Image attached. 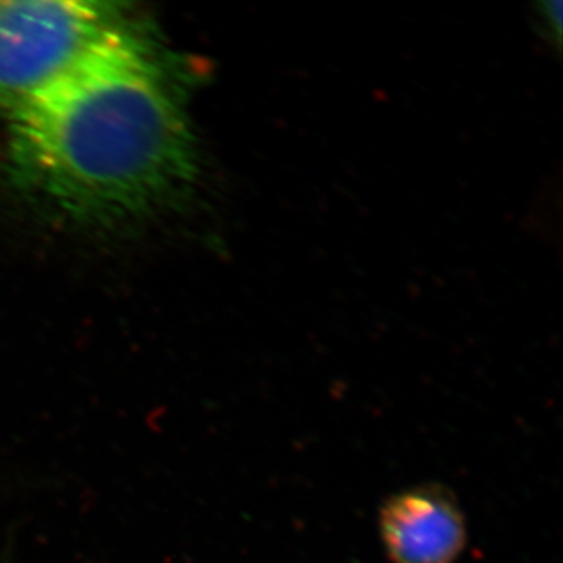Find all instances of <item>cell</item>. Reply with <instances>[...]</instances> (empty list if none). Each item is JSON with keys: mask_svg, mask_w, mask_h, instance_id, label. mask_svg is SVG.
I'll use <instances>...</instances> for the list:
<instances>
[{"mask_svg": "<svg viewBox=\"0 0 563 563\" xmlns=\"http://www.w3.org/2000/svg\"><path fill=\"white\" fill-rule=\"evenodd\" d=\"M7 125L13 184L74 220L150 213L195 176V139L176 81L132 27Z\"/></svg>", "mask_w": 563, "mask_h": 563, "instance_id": "1", "label": "cell"}, {"mask_svg": "<svg viewBox=\"0 0 563 563\" xmlns=\"http://www.w3.org/2000/svg\"><path fill=\"white\" fill-rule=\"evenodd\" d=\"M539 13L542 14L543 25L550 29L551 38L555 40V47L561 49L562 40V2L539 3Z\"/></svg>", "mask_w": 563, "mask_h": 563, "instance_id": "4", "label": "cell"}, {"mask_svg": "<svg viewBox=\"0 0 563 563\" xmlns=\"http://www.w3.org/2000/svg\"><path fill=\"white\" fill-rule=\"evenodd\" d=\"M124 7L91 0H0V120L10 122L107 41Z\"/></svg>", "mask_w": 563, "mask_h": 563, "instance_id": "2", "label": "cell"}, {"mask_svg": "<svg viewBox=\"0 0 563 563\" xmlns=\"http://www.w3.org/2000/svg\"><path fill=\"white\" fill-rule=\"evenodd\" d=\"M380 532L393 563H453L466 539L457 503L437 487L390 499L380 515Z\"/></svg>", "mask_w": 563, "mask_h": 563, "instance_id": "3", "label": "cell"}]
</instances>
